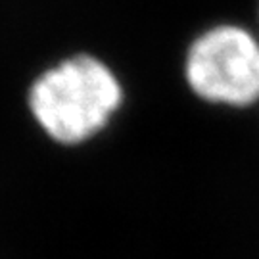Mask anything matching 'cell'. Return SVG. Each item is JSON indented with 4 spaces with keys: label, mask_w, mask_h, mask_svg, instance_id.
Returning <instances> with one entry per match:
<instances>
[{
    "label": "cell",
    "mask_w": 259,
    "mask_h": 259,
    "mask_svg": "<svg viewBox=\"0 0 259 259\" xmlns=\"http://www.w3.org/2000/svg\"><path fill=\"white\" fill-rule=\"evenodd\" d=\"M123 104V84L108 64L91 54L65 58L29 87L27 106L50 139L77 146L108 127Z\"/></svg>",
    "instance_id": "1"
},
{
    "label": "cell",
    "mask_w": 259,
    "mask_h": 259,
    "mask_svg": "<svg viewBox=\"0 0 259 259\" xmlns=\"http://www.w3.org/2000/svg\"><path fill=\"white\" fill-rule=\"evenodd\" d=\"M185 79L204 102L250 108L259 102V38L232 23L205 29L188 47Z\"/></svg>",
    "instance_id": "2"
}]
</instances>
